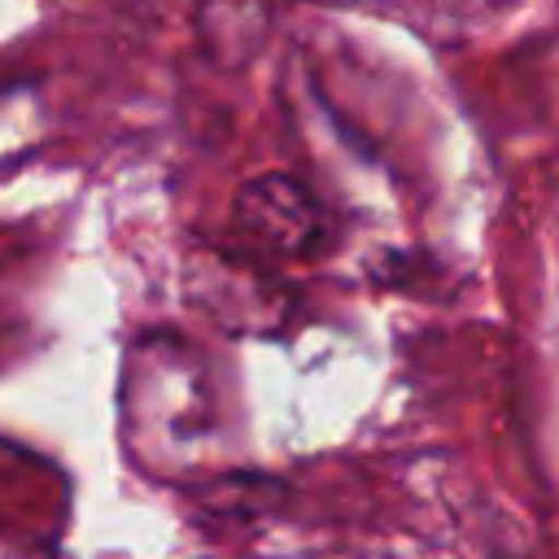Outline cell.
Listing matches in <instances>:
<instances>
[{
	"mask_svg": "<svg viewBox=\"0 0 559 559\" xmlns=\"http://www.w3.org/2000/svg\"><path fill=\"white\" fill-rule=\"evenodd\" d=\"M236 227L271 253H306L323 240L328 223L319 201L288 175L249 179L236 197Z\"/></svg>",
	"mask_w": 559,
	"mask_h": 559,
	"instance_id": "1",
	"label": "cell"
}]
</instances>
